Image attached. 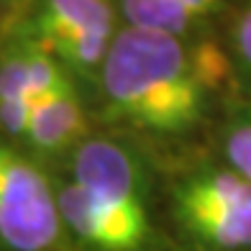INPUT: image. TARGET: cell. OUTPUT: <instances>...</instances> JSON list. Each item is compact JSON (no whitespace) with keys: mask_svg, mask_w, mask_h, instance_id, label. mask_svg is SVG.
<instances>
[{"mask_svg":"<svg viewBox=\"0 0 251 251\" xmlns=\"http://www.w3.org/2000/svg\"><path fill=\"white\" fill-rule=\"evenodd\" d=\"M241 95L221 33L175 39L123 28L102 64L95 126L128 136L151 154H179L215 128Z\"/></svg>","mask_w":251,"mask_h":251,"instance_id":"1","label":"cell"},{"mask_svg":"<svg viewBox=\"0 0 251 251\" xmlns=\"http://www.w3.org/2000/svg\"><path fill=\"white\" fill-rule=\"evenodd\" d=\"M159 162V159H156ZM164 198L195 251H251V185L210 149L164 154Z\"/></svg>","mask_w":251,"mask_h":251,"instance_id":"2","label":"cell"},{"mask_svg":"<svg viewBox=\"0 0 251 251\" xmlns=\"http://www.w3.org/2000/svg\"><path fill=\"white\" fill-rule=\"evenodd\" d=\"M56 175L72 179L102 208L133 223L156 228L154 200L159 162L128 136L95 128Z\"/></svg>","mask_w":251,"mask_h":251,"instance_id":"3","label":"cell"},{"mask_svg":"<svg viewBox=\"0 0 251 251\" xmlns=\"http://www.w3.org/2000/svg\"><path fill=\"white\" fill-rule=\"evenodd\" d=\"M0 251H67L54 175L0 136Z\"/></svg>","mask_w":251,"mask_h":251,"instance_id":"4","label":"cell"},{"mask_svg":"<svg viewBox=\"0 0 251 251\" xmlns=\"http://www.w3.org/2000/svg\"><path fill=\"white\" fill-rule=\"evenodd\" d=\"M67 251H154L159 231L102 208L72 179L54 175Z\"/></svg>","mask_w":251,"mask_h":251,"instance_id":"5","label":"cell"},{"mask_svg":"<svg viewBox=\"0 0 251 251\" xmlns=\"http://www.w3.org/2000/svg\"><path fill=\"white\" fill-rule=\"evenodd\" d=\"M95 128V116L87 100L77 87H67L31 105L24 141L18 146L56 175Z\"/></svg>","mask_w":251,"mask_h":251,"instance_id":"6","label":"cell"},{"mask_svg":"<svg viewBox=\"0 0 251 251\" xmlns=\"http://www.w3.org/2000/svg\"><path fill=\"white\" fill-rule=\"evenodd\" d=\"M110 5L113 0H33L26 16L8 28H16L39 49L54 54L67 39H72Z\"/></svg>","mask_w":251,"mask_h":251,"instance_id":"7","label":"cell"},{"mask_svg":"<svg viewBox=\"0 0 251 251\" xmlns=\"http://www.w3.org/2000/svg\"><path fill=\"white\" fill-rule=\"evenodd\" d=\"M123 28L159 33L175 39H208L221 28L198 18L177 0H113Z\"/></svg>","mask_w":251,"mask_h":251,"instance_id":"8","label":"cell"},{"mask_svg":"<svg viewBox=\"0 0 251 251\" xmlns=\"http://www.w3.org/2000/svg\"><path fill=\"white\" fill-rule=\"evenodd\" d=\"M208 149L251 185V98L236 95L210 131Z\"/></svg>","mask_w":251,"mask_h":251,"instance_id":"9","label":"cell"},{"mask_svg":"<svg viewBox=\"0 0 251 251\" xmlns=\"http://www.w3.org/2000/svg\"><path fill=\"white\" fill-rule=\"evenodd\" d=\"M221 39L233 64L241 95L251 98V0H233L221 24Z\"/></svg>","mask_w":251,"mask_h":251,"instance_id":"10","label":"cell"},{"mask_svg":"<svg viewBox=\"0 0 251 251\" xmlns=\"http://www.w3.org/2000/svg\"><path fill=\"white\" fill-rule=\"evenodd\" d=\"M177 3H182L190 13H195L198 18H202V21H208V24L221 28V24H223L226 13L231 10L233 0H177Z\"/></svg>","mask_w":251,"mask_h":251,"instance_id":"11","label":"cell"},{"mask_svg":"<svg viewBox=\"0 0 251 251\" xmlns=\"http://www.w3.org/2000/svg\"><path fill=\"white\" fill-rule=\"evenodd\" d=\"M33 0H0V18H3L5 28L18 24L26 16V10L31 8Z\"/></svg>","mask_w":251,"mask_h":251,"instance_id":"12","label":"cell"}]
</instances>
